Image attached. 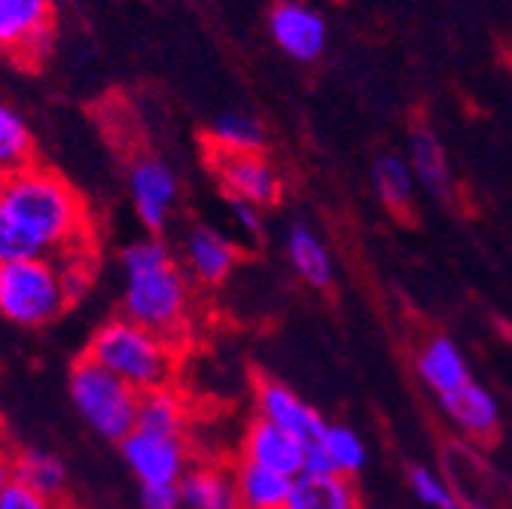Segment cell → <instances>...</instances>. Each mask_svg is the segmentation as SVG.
I'll list each match as a JSON object with an SVG mask.
<instances>
[{
	"label": "cell",
	"instance_id": "obj_1",
	"mask_svg": "<svg viewBox=\"0 0 512 509\" xmlns=\"http://www.w3.org/2000/svg\"><path fill=\"white\" fill-rule=\"evenodd\" d=\"M0 208L25 235L34 257L92 250V217L83 196L43 162L0 177Z\"/></svg>",
	"mask_w": 512,
	"mask_h": 509
},
{
	"label": "cell",
	"instance_id": "obj_2",
	"mask_svg": "<svg viewBox=\"0 0 512 509\" xmlns=\"http://www.w3.org/2000/svg\"><path fill=\"white\" fill-rule=\"evenodd\" d=\"M122 266V314L168 342L186 336L192 324V281L180 257L162 235L132 241L119 257Z\"/></svg>",
	"mask_w": 512,
	"mask_h": 509
},
{
	"label": "cell",
	"instance_id": "obj_3",
	"mask_svg": "<svg viewBox=\"0 0 512 509\" xmlns=\"http://www.w3.org/2000/svg\"><path fill=\"white\" fill-rule=\"evenodd\" d=\"M86 357L98 366L122 378L135 394L168 388L177 372V351L174 342L162 339L159 333L128 321L125 314L104 321L95 336L89 339Z\"/></svg>",
	"mask_w": 512,
	"mask_h": 509
},
{
	"label": "cell",
	"instance_id": "obj_4",
	"mask_svg": "<svg viewBox=\"0 0 512 509\" xmlns=\"http://www.w3.org/2000/svg\"><path fill=\"white\" fill-rule=\"evenodd\" d=\"M71 296L58 257H31L0 266V314L16 327H46L64 314Z\"/></svg>",
	"mask_w": 512,
	"mask_h": 509
},
{
	"label": "cell",
	"instance_id": "obj_5",
	"mask_svg": "<svg viewBox=\"0 0 512 509\" xmlns=\"http://www.w3.org/2000/svg\"><path fill=\"white\" fill-rule=\"evenodd\" d=\"M68 391H71V400H74V409L80 412V418L101 439L119 445L135 430L141 394H135L122 378H116L113 372L98 366L92 357L83 354L71 366Z\"/></svg>",
	"mask_w": 512,
	"mask_h": 509
},
{
	"label": "cell",
	"instance_id": "obj_6",
	"mask_svg": "<svg viewBox=\"0 0 512 509\" xmlns=\"http://www.w3.org/2000/svg\"><path fill=\"white\" fill-rule=\"evenodd\" d=\"M119 452L138 485H180L192 467L189 439L177 433H153L135 427L119 442Z\"/></svg>",
	"mask_w": 512,
	"mask_h": 509
},
{
	"label": "cell",
	"instance_id": "obj_7",
	"mask_svg": "<svg viewBox=\"0 0 512 509\" xmlns=\"http://www.w3.org/2000/svg\"><path fill=\"white\" fill-rule=\"evenodd\" d=\"M128 196L141 226L150 235H162L180 202V180L165 159L141 153L128 165Z\"/></svg>",
	"mask_w": 512,
	"mask_h": 509
},
{
	"label": "cell",
	"instance_id": "obj_8",
	"mask_svg": "<svg viewBox=\"0 0 512 509\" xmlns=\"http://www.w3.org/2000/svg\"><path fill=\"white\" fill-rule=\"evenodd\" d=\"M208 165L226 199L250 202L260 211L281 202L284 180L263 153H208Z\"/></svg>",
	"mask_w": 512,
	"mask_h": 509
},
{
	"label": "cell",
	"instance_id": "obj_9",
	"mask_svg": "<svg viewBox=\"0 0 512 509\" xmlns=\"http://www.w3.org/2000/svg\"><path fill=\"white\" fill-rule=\"evenodd\" d=\"M55 34L52 0H0V52L19 65L40 61Z\"/></svg>",
	"mask_w": 512,
	"mask_h": 509
},
{
	"label": "cell",
	"instance_id": "obj_10",
	"mask_svg": "<svg viewBox=\"0 0 512 509\" xmlns=\"http://www.w3.org/2000/svg\"><path fill=\"white\" fill-rule=\"evenodd\" d=\"M180 266L186 269L192 284H202V287H223L232 272L238 269L241 260V250L238 244L223 235L214 226L196 223L183 232L180 241Z\"/></svg>",
	"mask_w": 512,
	"mask_h": 509
},
{
	"label": "cell",
	"instance_id": "obj_11",
	"mask_svg": "<svg viewBox=\"0 0 512 509\" xmlns=\"http://www.w3.org/2000/svg\"><path fill=\"white\" fill-rule=\"evenodd\" d=\"M253 409L256 418H263L287 433H293L302 442H317L327 427V418L320 415L302 394H296L290 385L278 378H260L253 385Z\"/></svg>",
	"mask_w": 512,
	"mask_h": 509
},
{
	"label": "cell",
	"instance_id": "obj_12",
	"mask_svg": "<svg viewBox=\"0 0 512 509\" xmlns=\"http://www.w3.org/2000/svg\"><path fill=\"white\" fill-rule=\"evenodd\" d=\"M415 375L421 385L433 394V400H445L458 394L461 388H467L476 378L470 369V360L464 354V348L445 333H433L427 336L418 348H415Z\"/></svg>",
	"mask_w": 512,
	"mask_h": 509
},
{
	"label": "cell",
	"instance_id": "obj_13",
	"mask_svg": "<svg viewBox=\"0 0 512 509\" xmlns=\"http://www.w3.org/2000/svg\"><path fill=\"white\" fill-rule=\"evenodd\" d=\"M305 458H308V442L296 439L293 433L263 418H253L241 436V461L266 467L287 479H296L305 473Z\"/></svg>",
	"mask_w": 512,
	"mask_h": 509
},
{
	"label": "cell",
	"instance_id": "obj_14",
	"mask_svg": "<svg viewBox=\"0 0 512 509\" xmlns=\"http://www.w3.org/2000/svg\"><path fill=\"white\" fill-rule=\"evenodd\" d=\"M284 260L290 272L311 290H330L336 284V257L311 223L293 220L284 229Z\"/></svg>",
	"mask_w": 512,
	"mask_h": 509
},
{
	"label": "cell",
	"instance_id": "obj_15",
	"mask_svg": "<svg viewBox=\"0 0 512 509\" xmlns=\"http://www.w3.org/2000/svg\"><path fill=\"white\" fill-rule=\"evenodd\" d=\"M436 406L442 409V418L452 424L467 442H491L500 433L503 409H500L494 391H488L479 378H473L470 385L461 388L458 394L439 400Z\"/></svg>",
	"mask_w": 512,
	"mask_h": 509
},
{
	"label": "cell",
	"instance_id": "obj_16",
	"mask_svg": "<svg viewBox=\"0 0 512 509\" xmlns=\"http://www.w3.org/2000/svg\"><path fill=\"white\" fill-rule=\"evenodd\" d=\"M269 31L275 37V43L302 65L308 61H317L320 52L327 46V22L320 13H314L305 4H293V0H284V4H275L269 13Z\"/></svg>",
	"mask_w": 512,
	"mask_h": 509
},
{
	"label": "cell",
	"instance_id": "obj_17",
	"mask_svg": "<svg viewBox=\"0 0 512 509\" xmlns=\"http://www.w3.org/2000/svg\"><path fill=\"white\" fill-rule=\"evenodd\" d=\"M369 464V445L351 424L324 427L317 442L308 445L305 473H336L345 479H357Z\"/></svg>",
	"mask_w": 512,
	"mask_h": 509
},
{
	"label": "cell",
	"instance_id": "obj_18",
	"mask_svg": "<svg viewBox=\"0 0 512 509\" xmlns=\"http://www.w3.org/2000/svg\"><path fill=\"white\" fill-rule=\"evenodd\" d=\"M409 168L415 174V183L436 202L452 199V165H448V153L439 141V135L430 125H412L409 132Z\"/></svg>",
	"mask_w": 512,
	"mask_h": 509
},
{
	"label": "cell",
	"instance_id": "obj_19",
	"mask_svg": "<svg viewBox=\"0 0 512 509\" xmlns=\"http://www.w3.org/2000/svg\"><path fill=\"white\" fill-rule=\"evenodd\" d=\"M183 509H241L235 470L223 464H192L180 479Z\"/></svg>",
	"mask_w": 512,
	"mask_h": 509
},
{
	"label": "cell",
	"instance_id": "obj_20",
	"mask_svg": "<svg viewBox=\"0 0 512 509\" xmlns=\"http://www.w3.org/2000/svg\"><path fill=\"white\" fill-rule=\"evenodd\" d=\"M284 509H360V491L354 479L336 473H302Z\"/></svg>",
	"mask_w": 512,
	"mask_h": 509
},
{
	"label": "cell",
	"instance_id": "obj_21",
	"mask_svg": "<svg viewBox=\"0 0 512 509\" xmlns=\"http://www.w3.org/2000/svg\"><path fill=\"white\" fill-rule=\"evenodd\" d=\"M372 189L375 199L397 217H409L415 205V174L409 162L397 153H381L372 162Z\"/></svg>",
	"mask_w": 512,
	"mask_h": 509
},
{
	"label": "cell",
	"instance_id": "obj_22",
	"mask_svg": "<svg viewBox=\"0 0 512 509\" xmlns=\"http://www.w3.org/2000/svg\"><path fill=\"white\" fill-rule=\"evenodd\" d=\"M205 141H208V153H263L266 129L256 116L229 110L208 125Z\"/></svg>",
	"mask_w": 512,
	"mask_h": 509
},
{
	"label": "cell",
	"instance_id": "obj_23",
	"mask_svg": "<svg viewBox=\"0 0 512 509\" xmlns=\"http://www.w3.org/2000/svg\"><path fill=\"white\" fill-rule=\"evenodd\" d=\"M235 485H238V506L241 509H284L293 479L272 473L266 467H256L247 461H238L235 467Z\"/></svg>",
	"mask_w": 512,
	"mask_h": 509
},
{
	"label": "cell",
	"instance_id": "obj_24",
	"mask_svg": "<svg viewBox=\"0 0 512 509\" xmlns=\"http://www.w3.org/2000/svg\"><path fill=\"white\" fill-rule=\"evenodd\" d=\"M16 482L49 500L64 503L68 497V470L58 455L46 449H16Z\"/></svg>",
	"mask_w": 512,
	"mask_h": 509
},
{
	"label": "cell",
	"instance_id": "obj_25",
	"mask_svg": "<svg viewBox=\"0 0 512 509\" xmlns=\"http://www.w3.org/2000/svg\"><path fill=\"white\" fill-rule=\"evenodd\" d=\"M186 421H189V406H186L183 394L174 385L141 394L135 427L153 430V433H177V436H186Z\"/></svg>",
	"mask_w": 512,
	"mask_h": 509
},
{
	"label": "cell",
	"instance_id": "obj_26",
	"mask_svg": "<svg viewBox=\"0 0 512 509\" xmlns=\"http://www.w3.org/2000/svg\"><path fill=\"white\" fill-rule=\"evenodd\" d=\"M37 162V144L22 113L0 101V177H10Z\"/></svg>",
	"mask_w": 512,
	"mask_h": 509
},
{
	"label": "cell",
	"instance_id": "obj_27",
	"mask_svg": "<svg viewBox=\"0 0 512 509\" xmlns=\"http://www.w3.org/2000/svg\"><path fill=\"white\" fill-rule=\"evenodd\" d=\"M406 485H409L412 497L427 509H467L458 488L452 485V479L433 467L412 464L406 470Z\"/></svg>",
	"mask_w": 512,
	"mask_h": 509
},
{
	"label": "cell",
	"instance_id": "obj_28",
	"mask_svg": "<svg viewBox=\"0 0 512 509\" xmlns=\"http://www.w3.org/2000/svg\"><path fill=\"white\" fill-rule=\"evenodd\" d=\"M31 257H34V250L28 247L25 235L7 217V211L0 208V266L16 263V260H31Z\"/></svg>",
	"mask_w": 512,
	"mask_h": 509
},
{
	"label": "cell",
	"instance_id": "obj_29",
	"mask_svg": "<svg viewBox=\"0 0 512 509\" xmlns=\"http://www.w3.org/2000/svg\"><path fill=\"white\" fill-rule=\"evenodd\" d=\"M0 509H68V503H61V500H49L31 488H25L22 482H16L4 500H0Z\"/></svg>",
	"mask_w": 512,
	"mask_h": 509
},
{
	"label": "cell",
	"instance_id": "obj_30",
	"mask_svg": "<svg viewBox=\"0 0 512 509\" xmlns=\"http://www.w3.org/2000/svg\"><path fill=\"white\" fill-rule=\"evenodd\" d=\"M226 205H229V214L244 238H250V241L263 238V211L260 208L250 202H241V199H226Z\"/></svg>",
	"mask_w": 512,
	"mask_h": 509
},
{
	"label": "cell",
	"instance_id": "obj_31",
	"mask_svg": "<svg viewBox=\"0 0 512 509\" xmlns=\"http://www.w3.org/2000/svg\"><path fill=\"white\" fill-rule=\"evenodd\" d=\"M141 509H183L180 485H138Z\"/></svg>",
	"mask_w": 512,
	"mask_h": 509
},
{
	"label": "cell",
	"instance_id": "obj_32",
	"mask_svg": "<svg viewBox=\"0 0 512 509\" xmlns=\"http://www.w3.org/2000/svg\"><path fill=\"white\" fill-rule=\"evenodd\" d=\"M16 485V449L0 436V500Z\"/></svg>",
	"mask_w": 512,
	"mask_h": 509
}]
</instances>
